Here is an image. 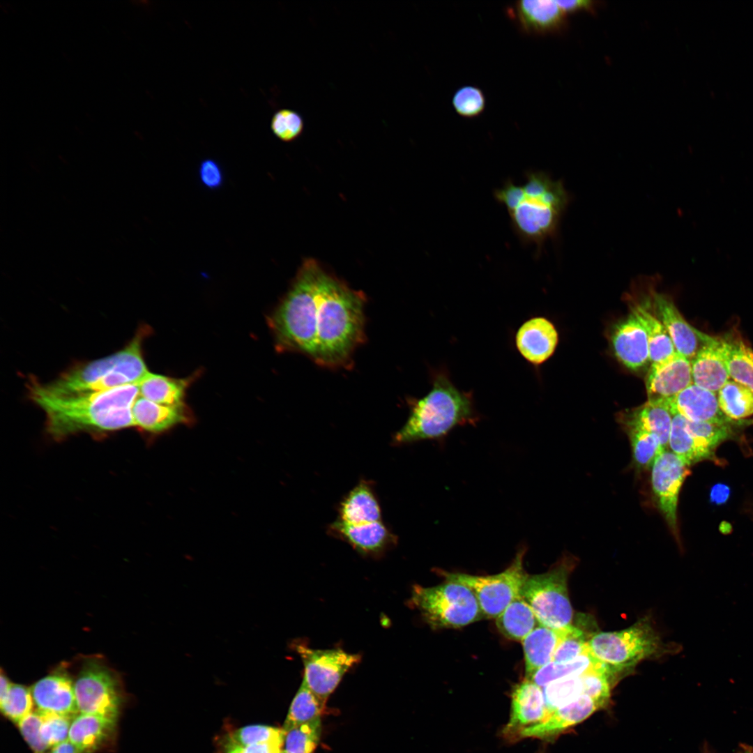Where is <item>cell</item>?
I'll return each mask as SVG.
<instances>
[{
  "label": "cell",
  "instance_id": "obj_23",
  "mask_svg": "<svg viewBox=\"0 0 753 753\" xmlns=\"http://www.w3.org/2000/svg\"><path fill=\"white\" fill-rule=\"evenodd\" d=\"M670 409L693 422L731 423L720 409L715 393L694 383L680 392L671 402Z\"/></svg>",
  "mask_w": 753,
  "mask_h": 753
},
{
  "label": "cell",
  "instance_id": "obj_16",
  "mask_svg": "<svg viewBox=\"0 0 753 753\" xmlns=\"http://www.w3.org/2000/svg\"><path fill=\"white\" fill-rule=\"evenodd\" d=\"M511 698L510 720L503 732L513 740L522 729L545 720L547 710L542 690L526 678L514 687Z\"/></svg>",
  "mask_w": 753,
  "mask_h": 753
},
{
  "label": "cell",
  "instance_id": "obj_5",
  "mask_svg": "<svg viewBox=\"0 0 753 753\" xmlns=\"http://www.w3.org/2000/svg\"><path fill=\"white\" fill-rule=\"evenodd\" d=\"M587 644L591 655L611 676L657 654L662 648L660 637L647 618L620 631L596 633Z\"/></svg>",
  "mask_w": 753,
  "mask_h": 753
},
{
  "label": "cell",
  "instance_id": "obj_25",
  "mask_svg": "<svg viewBox=\"0 0 753 753\" xmlns=\"http://www.w3.org/2000/svg\"><path fill=\"white\" fill-rule=\"evenodd\" d=\"M673 414L669 406L647 401L637 408L620 414L622 427H635L656 435L664 449L668 448Z\"/></svg>",
  "mask_w": 753,
  "mask_h": 753
},
{
  "label": "cell",
  "instance_id": "obj_17",
  "mask_svg": "<svg viewBox=\"0 0 753 753\" xmlns=\"http://www.w3.org/2000/svg\"><path fill=\"white\" fill-rule=\"evenodd\" d=\"M328 530L363 555H379L396 542V537L382 521L352 524L337 519Z\"/></svg>",
  "mask_w": 753,
  "mask_h": 753
},
{
  "label": "cell",
  "instance_id": "obj_14",
  "mask_svg": "<svg viewBox=\"0 0 753 753\" xmlns=\"http://www.w3.org/2000/svg\"><path fill=\"white\" fill-rule=\"evenodd\" d=\"M650 296L657 317L667 329L676 352L692 361L707 334L687 323L669 296L653 289H651Z\"/></svg>",
  "mask_w": 753,
  "mask_h": 753
},
{
  "label": "cell",
  "instance_id": "obj_29",
  "mask_svg": "<svg viewBox=\"0 0 753 753\" xmlns=\"http://www.w3.org/2000/svg\"><path fill=\"white\" fill-rule=\"evenodd\" d=\"M191 378L176 379L149 372L138 383L139 395L158 404L184 406Z\"/></svg>",
  "mask_w": 753,
  "mask_h": 753
},
{
  "label": "cell",
  "instance_id": "obj_18",
  "mask_svg": "<svg viewBox=\"0 0 753 753\" xmlns=\"http://www.w3.org/2000/svg\"><path fill=\"white\" fill-rule=\"evenodd\" d=\"M602 706L591 697L582 694L557 708L540 723L522 729L515 739L547 738L558 735L591 715Z\"/></svg>",
  "mask_w": 753,
  "mask_h": 753
},
{
  "label": "cell",
  "instance_id": "obj_41",
  "mask_svg": "<svg viewBox=\"0 0 753 753\" xmlns=\"http://www.w3.org/2000/svg\"><path fill=\"white\" fill-rule=\"evenodd\" d=\"M452 104L456 113L464 118H475L480 115L486 105L483 91L478 87L466 85L459 88L453 94Z\"/></svg>",
  "mask_w": 753,
  "mask_h": 753
},
{
  "label": "cell",
  "instance_id": "obj_22",
  "mask_svg": "<svg viewBox=\"0 0 753 753\" xmlns=\"http://www.w3.org/2000/svg\"><path fill=\"white\" fill-rule=\"evenodd\" d=\"M116 728L117 720L79 713L72 721L68 740L79 753H95L112 743Z\"/></svg>",
  "mask_w": 753,
  "mask_h": 753
},
{
  "label": "cell",
  "instance_id": "obj_15",
  "mask_svg": "<svg viewBox=\"0 0 753 753\" xmlns=\"http://www.w3.org/2000/svg\"><path fill=\"white\" fill-rule=\"evenodd\" d=\"M692 383L691 361L677 353L669 361L651 366L646 382L647 401L669 406L674 398Z\"/></svg>",
  "mask_w": 753,
  "mask_h": 753
},
{
  "label": "cell",
  "instance_id": "obj_30",
  "mask_svg": "<svg viewBox=\"0 0 753 753\" xmlns=\"http://www.w3.org/2000/svg\"><path fill=\"white\" fill-rule=\"evenodd\" d=\"M632 312L646 331L651 366H658L672 359L677 352L667 329L660 320L642 305L636 304Z\"/></svg>",
  "mask_w": 753,
  "mask_h": 753
},
{
  "label": "cell",
  "instance_id": "obj_46",
  "mask_svg": "<svg viewBox=\"0 0 753 753\" xmlns=\"http://www.w3.org/2000/svg\"><path fill=\"white\" fill-rule=\"evenodd\" d=\"M41 724L42 717L38 710L31 713L17 723L22 737L35 753H43L48 748L40 736Z\"/></svg>",
  "mask_w": 753,
  "mask_h": 753
},
{
  "label": "cell",
  "instance_id": "obj_21",
  "mask_svg": "<svg viewBox=\"0 0 753 753\" xmlns=\"http://www.w3.org/2000/svg\"><path fill=\"white\" fill-rule=\"evenodd\" d=\"M611 343L617 358L630 370L640 369L650 361L646 331L632 312L615 326Z\"/></svg>",
  "mask_w": 753,
  "mask_h": 753
},
{
  "label": "cell",
  "instance_id": "obj_53",
  "mask_svg": "<svg viewBox=\"0 0 753 753\" xmlns=\"http://www.w3.org/2000/svg\"><path fill=\"white\" fill-rule=\"evenodd\" d=\"M737 753H753V747L747 745L741 744L740 749Z\"/></svg>",
  "mask_w": 753,
  "mask_h": 753
},
{
  "label": "cell",
  "instance_id": "obj_49",
  "mask_svg": "<svg viewBox=\"0 0 753 753\" xmlns=\"http://www.w3.org/2000/svg\"><path fill=\"white\" fill-rule=\"evenodd\" d=\"M556 2L565 13L591 10L594 6V2L588 0L556 1Z\"/></svg>",
  "mask_w": 753,
  "mask_h": 753
},
{
  "label": "cell",
  "instance_id": "obj_11",
  "mask_svg": "<svg viewBox=\"0 0 753 753\" xmlns=\"http://www.w3.org/2000/svg\"><path fill=\"white\" fill-rule=\"evenodd\" d=\"M295 648L304 666L303 681L324 704L344 675L360 660V655L340 648L314 649L298 644Z\"/></svg>",
  "mask_w": 753,
  "mask_h": 753
},
{
  "label": "cell",
  "instance_id": "obj_43",
  "mask_svg": "<svg viewBox=\"0 0 753 753\" xmlns=\"http://www.w3.org/2000/svg\"><path fill=\"white\" fill-rule=\"evenodd\" d=\"M38 712L42 717L40 736L48 748L54 747L68 740L69 731L74 717L53 713Z\"/></svg>",
  "mask_w": 753,
  "mask_h": 753
},
{
  "label": "cell",
  "instance_id": "obj_38",
  "mask_svg": "<svg viewBox=\"0 0 753 753\" xmlns=\"http://www.w3.org/2000/svg\"><path fill=\"white\" fill-rule=\"evenodd\" d=\"M321 734V720L292 727L284 731L285 753H313Z\"/></svg>",
  "mask_w": 753,
  "mask_h": 753
},
{
  "label": "cell",
  "instance_id": "obj_47",
  "mask_svg": "<svg viewBox=\"0 0 753 753\" xmlns=\"http://www.w3.org/2000/svg\"><path fill=\"white\" fill-rule=\"evenodd\" d=\"M199 175L202 183L210 188L218 187L222 181V171L218 164L211 159L201 162Z\"/></svg>",
  "mask_w": 753,
  "mask_h": 753
},
{
  "label": "cell",
  "instance_id": "obj_28",
  "mask_svg": "<svg viewBox=\"0 0 753 753\" xmlns=\"http://www.w3.org/2000/svg\"><path fill=\"white\" fill-rule=\"evenodd\" d=\"M337 519L356 524L381 521V510L372 487L365 481L355 486L342 499Z\"/></svg>",
  "mask_w": 753,
  "mask_h": 753
},
{
  "label": "cell",
  "instance_id": "obj_8",
  "mask_svg": "<svg viewBox=\"0 0 753 753\" xmlns=\"http://www.w3.org/2000/svg\"><path fill=\"white\" fill-rule=\"evenodd\" d=\"M524 549H520L509 567L492 575L477 576L441 570L446 581L457 582L474 593L483 616L496 618L520 595L528 574L523 565Z\"/></svg>",
  "mask_w": 753,
  "mask_h": 753
},
{
  "label": "cell",
  "instance_id": "obj_32",
  "mask_svg": "<svg viewBox=\"0 0 753 753\" xmlns=\"http://www.w3.org/2000/svg\"><path fill=\"white\" fill-rule=\"evenodd\" d=\"M538 623L533 609L521 595L496 618V627L501 634L521 642L537 627Z\"/></svg>",
  "mask_w": 753,
  "mask_h": 753
},
{
  "label": "cell",
  "instance_id": "obj_56",
  "mask_svg": "<svg viewBox=\"0 0 753 753\" xmlns=\"http://www.w3.org/2000/svg\"><path fill=\"white\" fill-rule=\"evenodd\" d=\"M43 753H45V752H43Z\"/></svg>",
  "mask_w": 753,
  "mask_h": 753
},
{
  "label": "cell",
  "instance_id": "obj_27",
  "mask_svg": "<svg viewBox=\"0 0 753 753\" xmlns=\"http://www.w3.org/2000/svg\"><path fill=\"white\" fill-rule=\"evenodd\" d=\"M565 630V628L554 629L540 624L522 641L526 678H530L540 668L553 661Z\"/></svg>",
  "mask_w": 753,
  "mask_h": 753
},
{
  "label": "cell",
  "instance_id": "obj_39",
  "mask_svg": "<svg viewBox=\"0 0 753 753\" xmlns=\"http://www.w3.org/2000/svg\"><path fill=\"white\" fill-rule=\"evenodd\" d=\"M283 729L266 725H250L235 730L229 736L227 747H246L254 744L284 743Z\"/></svg>",
  "mask_w": 753,
  "mask_h": 753
},
{
  "label": "cell",
  "instance_id": "obj_4",
  "mask_svg": "<svg viewBox=\"0 0 753 753\" xmlns=\"http://www.w3.org/2000/svg\"><path fill=\"white\" fill-rule=\"evenodd\" d=\"M411 603L433 629L461 628L485 618L473 591L454 581L414 586Z\"/></svg>",
  "mask_w": 753,
  "mask_h": 753
},
{
  "label": "cell",
  "instance_id": "obj_13",
  "mask_svg": "<svg viewBox=\"0 0 753 753\" xmlns=\"http://www.w3.org/2000/svg\"><path fill=\"white\" fill-rule=\"evenodd\" d=\"M68 669L69 663L61 662L33 684L30 689L37 710L73 717L78 715L74 679Z\"/></svg>",
  "mask_w": 753,
  "mask_h": 753
},
{
  "label": "cell",
  "instance_id": "obj_2",
  "mask_svg": "<svg viewBox=\"0 0 753 753\" xmlns=\"http://www.w3.org/2000/svg\"><path fill=\"white\" fill-rule=\"evenodd\" d=\"M525 177L522 184L506 180L494 191V197L506 208L519 240L535 245L540 252L546 241L557 234L569 195L561 180L544 172L528 171Z\"/></svg>",
  "mask_w": 753,
  "mask_h": 753
},
{
  "label": "cell",
  "instance_id": "obj_10",
  "mask_svg": "<svg viewBox=\"0 0 753 753\" xmlns=\"http://www.w3.org/2000/svg\"><path fill=\"white\" fill-rule=\"evenodd\" d=\"M731 434V423L693 422L673 413L668 448L690 467L713 458L717 447Z\"/></svg>",
  "mask_w": 753,
  "mask_h": 753
},
{
  "label": "cell",
  "instance_id": "obj_45",
  "mask_svg": "<svg viewBox=\"0 0 753 753\" xmlns=\"http://www.w3.org/2000/svg\"><path fill=\"white\" fill-rule=\"evenodd\" d=\"M588 641L584 633L579 628L570 625L560 641L553 661L559 663L571 662L588 651Z\"/></svg>",
  "mask_w": 753,
  "mask_h": 753
},
{
  "label": "cell",
  "instance_id": "obj_33",
  "mask_svg": "<svg viewBox=\"0 0 753 753\" xmlns=\"http://www.w3.org/2000/svg\"><path fill=\"white\" fill-rule=\"evenodd\" d=\"M722 413L731 420H740L753 414V392L743 384L729 380L717 392Z\"/></svg>",
  "mask_w": 753,
  "mask_h": 753
},
{
  "label": "cell",
  "instance_id": "obj_37",
  "mask_svg": "<svg viewBox=\"0 0 753 753\" xmlns=\"http://www.w3.org/2000/svg\"><path fill=\"white\" fill-rule=\"evenodd\" d=\"M542 692L548 717L557 708L584 694L581 675L556 680L543 687Z\"/></svg>",
  "mask_w": 753,
  "mask_h": 753
},
{
  "label": "cell",
  "instance_id": "obj_40",
  "mask_svg": "<svg viewBox=\"0 0 753 753\" xmlns=\"http://www.w3.org/2000/svg\"><path fill=\"white\" fill-rule=\"evenodd\" d=\"M33 704L31 689L13 683L6 697L0 701L2 714L16 724L33 712Z\"/></svg>",
  "mask_w": 753,
  "mask_h": 753
},
{
  "label": "cell",
  "instance_id": "obj_35",
  "mask_svg": "<svg viewBox=\"0 0 753 753\" xmlns=\"http://www.w3.org/2000/svg\"><path fill=\"white\" fill-rule=\"evenodd\" d=\"M598 662L591 655L588 648L586 653L571 662L559 663L552 661L537 670L528 679L540 687H543L564 677L581 675L594 667Z\"/></svg>",
  "mask_w": 753,
  "mask_h": 753
},
{
  "label": "cell",
  "instance_id": "obj_24",
  "mask_svg": "<svg viewBox=\"0 0 753 753\" xmlns=\"http://www.w3.org/2000/svg\"><path fill=\"white\" fill-rule=\"evenodd\" d=\"M691 365L693 383L711 392L717 393L730 379L721 353L720 337L706 335Z\"/></svg>",
  "mask_w": 753,
  "mask_h": 753
},
{
  "label": "cell",
  "instance_id": "obj_34",
  "mask_svg": "<svg viewBox=\"0 0 753 753\" xmlns=\"http://www.w3.org/2000/svg\"><path fill=\"white\" fill-rule=\"evenodd\" d=\"M631 446L635 469H651L658 455L664 450L659 438L653 433L635 427H623Z\"/></svg>",
  "mask_w": 753,
  "mask_h": 753
},
{
  "label": "cell",
  "instance_id": "obj_26",
  "mask_svg": "<svg viewBox=\"0 0 753 753\" xmlns=\"http://www.w3.org/2000/svg\"><path fill=\"white\" fill-rule=\"evenodd\" d=\"M131 412L135 426L154 433L165 431L188 420L185 406L164 405L141 395L133 403Z\"/></svg>",
  "mask_w": 753,
  "mask_h": 753
},
{
  "label": "cell",
  "instance_id": "obj_36",
  "mask_svg": "<svg viewBox=\"0 0 753 753\" xmlns=\"http://www.w3.org/2000/svg\"><path fill=\"white\" fill-rule=\"evenodd\" d=\"M324 703L307 687L303 681L290 706L283 730L320 720Z\"/></svg>",
  "mask_w": 753,
  "mask_h": 753
},
{
  "label": "cell",
  "instance_id": "obj_7",
  "mask_svg": "<svg viewBox=\"0 0 753 753\" xmlns=\"http://www.w3.org/2000/svg\"><path fill=\"white\" fill-rule=\"evenodd\" d=\"M570 563L563 560L549 571L526 577L520 595L540 625L561 629L571 625L572 608L567 580Z\"/></svg>",
  "mask_w": 753,
  "mask_h": 753
},
{
  "label": "cell",
  "instance_id": "obj_51",
  "mask_svg": "<svg viewBox=\"0 0 753 753\" xmlns=\"http://www.w3.org/2000/svg\"><path fill=\"white\" fill-rule=\"evenodd\" d=\"M50 753H79L75 747L67 740L52 747Z\"/></svg>",
  "mask_w": 753,
  "mask_h": 753
},
{
  "label": "cell",
  "instance_id": "obj_48",
  "mask_svg": "<svg viewBox=\"0 0 753 753\" xmlns=\"http://www.w3.org/2000/svg\"><path fill=\"white\" fill-rule=\"evenodd\" d=\"M283 743L282 742H269L242 747H234L236 748L237 753H280Z\"/></svg>",
  "mask_w": 753,
  "mask_h": 753
},
{
  "label": "cell",
  "instance_id": "obj_55",
  "mask_svg": "<svg viewBox=\"0 0 753 753\" xmlns=\"http://www.w3.org/2000/svg\"><path fill=\"white\" fill-rule=\"evenodd\" d=\"M280 753H285V752H284V750H282V751L280 752Z\"/></svg>",
  "mask_w": 753,
  "mask_h": 753
},
{
  "label": "cell",
  "instance_id": "obj_50",
  "mask_svg": "<svg viewBox=\"0 0 753 753\" xmlns=\"http://www.w3.org/2000/svg\"><path fill=\"white\" fill-rule=\"evenodd\" d=\"M730 493V488L727 485L722 483L716 484L710 489V501L716 505L724 504L729 499Z\"/></svg>",
  "mask_w": 753,
  "mask_h": 753
},
{
  "label": "cell",
  "instance_id": "obj_6",
  "mask_svg": "<svg viewBox=\"0 0 753 753\" xmlns=\"http://www.w3.org/2000/svg\"><path fill=\"white\" fill-rule=\"evenodd\" d=\"M74 689L79 713L118 720L125 701L121 675L99 655L83 656Z\"/></svg>",
  "mask_w": 753,
  "mask_h": 753
},
{
  "label": "cell",
  "instance_id": "obj_20",
  "mask_svg": "<svg viewBox=\"0 0 753 753\" xmlns=\"http://www.w3.org/2000/svg\"><path fill=\"white\" fill-rule=\"evenodd\" d=\"M512 16L520 30L528 35H545L560 31L565 23V13L552 0H522L512 8Z\"/></svg>",
  "mask_w": 753,
  "mask_h": 753
},
{
  "label": "cell",
  "instance_id": "obj_42",
  "mask_svg": "<svg viewBox=\"0 0 753 753\" xmlns=\"http://www.w3.org/2000/svg\"><path fill=\"white\" fill-rule=\"evenodd\" d=\"M611 676L605 666L598 662L594 667L581 675L584 694L591 697L604 707L610 697Z\"/></svg>",
  "mask_w": 753,
  "mask_h": 753
},
{
  "label": "cell",
  "instance_id": "obj_54",
  "mask_svg": "<svg viewBox=\"0 0 753 753\" xmlns=\"http://www.w3.org/2000/svg\"><path fill=\"white\" fill-rule=\"evenodd\" d=\"M227 753H237L236 748L234 747H227Z\"/></svg>",
  "mask_w": 753,
  "mask_h": 753
},
{
  "label": "cell",
  "instance_id": "obj_31",
  "mask_svg": "<svg viewBox=\"0 0 753 753\" xmlns=\"http://www.w3.org/2000/svg\"><path fill=\"white\" fill-rule=\"evenodd\" d=\"M720 343L730 378L753 392V349L735 337H720Z\"/></svg>",
  "mask_w": 753,
  "mask_h": 753
},
{
  "label": "cell",
  "instance_id": "obj_44",
  "mask_svg": "<svg viewBox=\"0 0 753 753\" xmlns=\"http://www.w3.org/2000/svg\"><path fill=\"white\" fill-rule=\"evenodd\" d=\"M271 128L279 139L286 142H291L303 132L304 121L297 112L290 109H282L273 114Z\"/></svg>",
  "mask_w": 753,
  "mask_h": 753
},
{
  "label": "cell",
  "instance_id": "obj_12",
  "mask_svg": "<svg viewBox=\"0 0 753 753\" xmlns=\"http://www.w3.org/2000/svg\"><path fill=\"white\" fill-rule=\"evenodd\" d=\"M651 470V490L655 503L669 530L678 540V496L690 471L669 449L663 450L658 455Z\"/></svg>",
  "mask_w": 753,
  "mask_h": 753
},
{
  "label": "cell",
  "instance_id": "obj_9",
  "mask_svg": "<svg viewBox=\"0 0 753 753\" xmlns=\"http://www.w3.org/2000/svg\"><path fill=\"white\" fill-rule=\"evenodd\" d=\"M139 395L138 383L67 397L47 396L30 390L33 401L46 416L77 419H91L116 409H131Z\"/></svg>",
  "mask_w": 753,
  "mask_h": 753
},
{
  "label": "cell",
  "instance_id": "obj_1",
  "mask_svg": "<svg viewBox=\"0 0 753 753\" xmlns=\"http://www.w3.org/2000/svg\"><path fill=\"white\" fill-rule=\"evenodd\" d=\"M362 293L329 274L317 263L314 289L307 310L312 359L324 367L347 364L364 340Z\"/></svg>",
  "mask_w": 753,
  "mask_h": 753
},
{
  "label": "cell",
  "instance_id": "obj_3",
  "mask_svg": "<svg viewBox=\"0 0 753 753\" xmlns=\"http://www.w3.org/2000/svg\"><path fill=\"white\" fill-rule=\"evenodd\" d=\"M406 422L393 437L397 445L439 439L458 426L479 420L471 392L459 390L444 370L433 374L429 392L411 399Z\"/></svg>",
  "mask_w": 753,
  "mask_h": 753
},
{
  "label": "cell",
  "instance_id": "obj_52",
  "mask_svg": "<svg viewBox=\"0 0 753 753\" xmlns=\"http://www.w3.org/2000/svg\"><path fill=\"white\" fill-rule=\"evenodd\" d=\"M1 678H0V701H3L6 697L12 683L8 678L7 675L3 672V670H1Z\"/></svg>",
  "mask_w": 753,
  "mask_h": 753
},
{
  "label": "cell",
  "instance_id": "obj_19",
  "mask_svg": "<svg viewBox=\"0 0 753 753\" xmlns=\"http://www.w3.org/2000/svg\"><path fill=\"white\" fill-rule=\"evenodd\" d=\"M558 335L554 324L542 317H533L517 330L515 345L522 356L528 363L538 365L554 353Z\"/></svg>",
  "mask_w": 753,
  "mask_h": 753
}]
</instances>
